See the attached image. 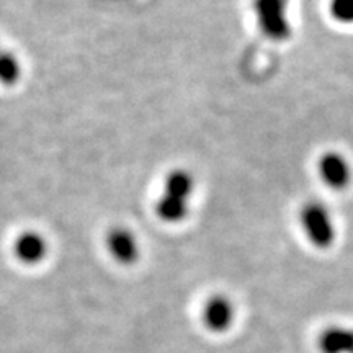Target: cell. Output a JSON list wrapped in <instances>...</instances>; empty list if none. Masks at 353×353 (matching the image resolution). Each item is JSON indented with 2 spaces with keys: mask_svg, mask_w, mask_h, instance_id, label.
I'll use <instances>...</instances> for the list:
<instances>
[{
  "mask_svg": "<svg viewBox=\"0 0 353 353\" xmlns=\"http://www.w3.org/2000/svg\"><path fill=\"white\" fill-rule=\"evenodd\" d=\"M193 176L183 169H175L167 175L164 182V192L156 205V213L165 223L176 224L183 221L188 214L190 196H192Z\"/></svg>",
  "mask_w": 353,
  "mask_h": 353,
  "instance_id": "cell-1",
  "label": "cell"
},
{
  "mask_svg": "<svg viewBox=\"0 0 353 353\" xmlns=\"http://www.w3.org/2000/svg\"><path fill=\"white\" fill-rule=\"evenodd\" d=\"M290 0H254L257 25L272 41H286L291 34L288 17Z\"/></svg>",
  "mask_w": 353,
  "mask_h": 353,
  "instance_id": "cell-2",
  "label": "cell"
},
{
  "mask_svg": "<svg viewBox=\"0 0 353 353\" xmlns=\"http://www.w3.org/2000/svg\"><path fill=\"white\" fill-rule=\"evenodd\" d=\"M301 226L312 245L327 249L335 241V226L332 216L324 205L311 201L301 210Z\"/></svg>",
  "mask_w": 353,
  "mask_h": 353,
  "instance_id": "cell-3",
  "label": "cell"
},
{
  "mask_svg": "<svg viewBox=\"0 0 353 353\" xmlns=\"http://www.w3.org/2000/svg\"><path fill=\"white\" fill-rule=\"evenodd\" d=\"M201 319L205 327L211 332H226L234 322V306L231 299L223 294H214L206 299L201 311Z\"/></svg>",
  "mask_w": 353,
  "mask_h": 353,
  "instance_id": "cell-4",
  "label": "cell"
},
{
  "mask_svg": "<svg viewBox=\"0 0 353 353\" xmlns=\"http://www.w3.org/2000/svg\"><path fill=\"white\" fill-rule=\"evenodd\" d=\"M319 175L329 188L343 190L348 187L352 179L350 164L341 152H325L319 161Z\"/></svg>",
  "mask_w": 353,
  "mask_h": 353,
  "instance_id": "cell-5",
  "label": "cell"
},
{
  "mask_svg": "<svg viewBox=\"0 0 353 353\" xmlns=\"http://www.w3.org/2000/svg\"><path fill=\"white\" fill-rule=\"evenodd\" d=\"M107 245L110 254L117 262L123 265L134 263L139 257V247L132 232L125 228H114L108 232Z\"/></svg>",
  "mask_w": 353,
  "mask_h": 353,
  "instance_id": "cell-6",
  "label": "cell"
},
{
  "mask_svg": "<svg viewBox=\"0 0 353 353\" xmlns=\"http://www.w3.org/2000/svg\"><path fill=\"white\" fill-rule=\"evenodd\" d=\"M15 254L23 263H38L46 255V242L37 232H25L15 242Z\"/></svg>",
  "mask_w": 353,
  "mask_h": 353,
  "instance_id": "cell-7",
  "label": "cell"
},
{
  "mask_svg": "<svg viewBox=\"0 0 353 353\" xmlns=\"http://www.w3.org/2000/svg\"><path fill=\"white\" fill-rule=\"evenodd\" d=\"M322 353H353V330L343 327L325 329L321 334Z\"/></svg>",
  "mask_w": 353,
  "mask_h": 353,
  "instance_id": "cell-8",
  "label": "cell"
},
{
  "mask_svg": "<svg viewBox=\"0 0 353 353\" xmlns=\"http://www.w3.org/2000/svg\"><path fill=\"white\" fill-rule=\"evenodd\" d=\"M20 77V64L17 57L8 52H0V82L13 85Z\"/></svg>",
  "mask_w": 353,
  "mask_h": 353,
  "instance_id": "cell-9",
  "label": "cell"
},
{
  "mask_svg": "<svg viewBox=\"0 0 353 353\" xmlns=\"http://www.w3.org/2000/svg\"><path fill=\"white\" fill-rule=\"evenodd\" d=\"M330 17L341 25H353V0H330Z\"/></svg>",
  "mask_w": 353,
  "mask_h": 353,
  "instance_id": "cell-10",
  "label": "cell"
}]
</instances>
